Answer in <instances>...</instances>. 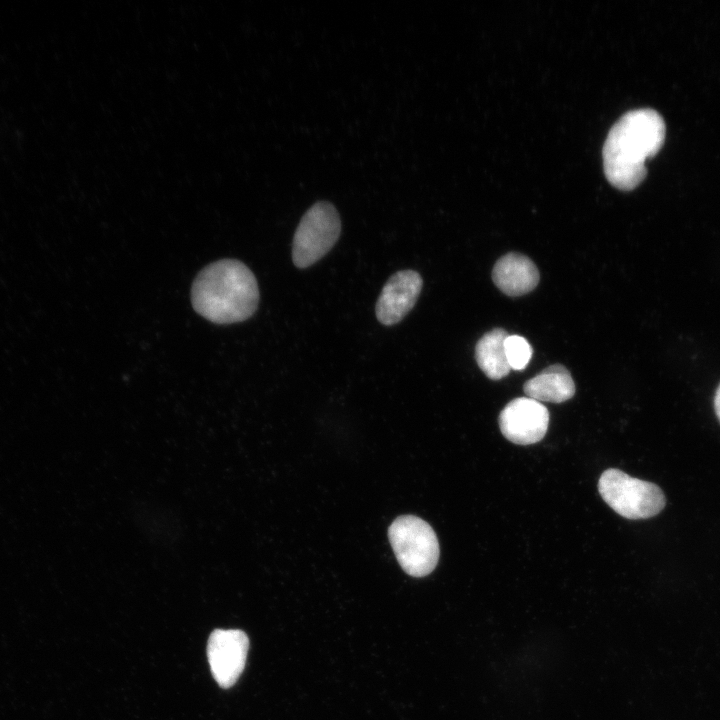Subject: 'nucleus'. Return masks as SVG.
<instances>
[{
    "mask_svg": "<svg viewBox=\"0 0 720 720\" xmlns=\"http://www.w3.org/2000/svg\"><path fill=\"white\" fill-rule=\"evenodd\" d=\"M505 355L513 370H523L532 356L529 342L520 335H508L504 341Z\"/></svg>",
    "mask_w": 720,
    "mask_h": 720,
    "instance_id": "obj_12",
    "label": "nucleus"
},
{
    "mask_svg": "<svg viewBox=\"0 0 720 720\" xmlns=\"http://www.w3.org/2000/svg\"><path fill=\"white\" fill-rule=\"evenodd\" d=\"M341 220L336 208L327 201H319L303 215L293 238L292 260L296 267L307 268L337 242Z\"/></svg>",
    "mask_w": 720,
    "mask_h": 720,
    "instance_id": "obj_5",
    "label": "nucleus"
},
{
    "mask_svg": "<svg viewBox=\"0 0 720 720\" xmlns=\"http://www.w3.org/2000/svg\"><path fill=\"white\" fill-rule=\"evenodd\" d=\"M598 490L603 500L616 513L627 519L653 517L661 512L666 503L659 486L614 468L602 473Z\"/></svg>",
    "mask_w": 720,
    "mask_h": 720,
    "instance_id": "obj_3",
    "label": "nucleus"
},
{
    "mask_svg": "<svg viewBox=\"0 0 720 720\" xmlns=\"http://www.w3.org/2000/svg\"><path fill=\"white\" fill-rule=\"evenodd\" d=\"M492 279L506 295L521 296L537 286L539 272L531 259L520 253L511 252L495 263Z\"/></svg>",
    "mask_w": 720,
    "mask_h": 720,
    "instance_id": "obj_9",
    "label": "nucleus"
},
{
    "mask_svg": "<svg viewBox=\"0 0 720 720\" xmlns=\"http://www.w3.org/2000/svg\"><path fill=\"white\" fill-rule=\"evenodd\" d=\"M388 537L402 569L413 577L431 573L439 559V543L432 527L419 517L404 515L395 519Z\"/></svg>",
    "mask_w": 720,
    "mask_h": 720,
    "instance_id": "obj_4",
    "label": "nucleus"
},
{
    "mask_svg": "<svg viewBox=\"0 0 720 720\" xmlns=\"http://www.w3.org/2000/svg\"><path fill=\"white\" fill-rule=\"evenodd\" d=\"M508 333L495 328L485 333L475 347V358L479 368L492 380L505 377L511 370L504 349Z\"/></svg>",
    "mask_w": 720,
    "mask_h": 720,
    "instance_id": "obj_11",
    "label": "nucleus"
},
{
    "mask_svg": "<svg viewBox=\"0 0 720 720\" xmlns=\"http://www.w3.org/2000/svg\"><path fill=\"white\" fill-rule=\"evenodd\" d=\"M714 409L718 420L720 421V384L716 390L714 397Z\"/></svg>",
    "mask_w": 720,
    "mask_h": 720,
    "instance_id": "obj_13",
    "label": "nucleus"
},
{
    "mask_svg": "<svg viewBox=\"0 0 720 720\" xmlns=\"http://www.w3.org/2000/svg\"><path fill=\"white\" fill-rule=\"evenodd\" d=\"M249 640L237 629H216L208 640L207 655L216 682L229 688L241 675L247 658Z\"/></svg>",
    "mask_w": 720,
    "mask_h": 720,
    "instance_id": "obj_6",
    "label": "nucleus"
},
{
    "mask_svg": "<svg viewBox=\"0 0 720 720\" xmlns=\"http://www.w3.org/2000/svg\"><path fill=\"white\" fill-rule=\"evenodd\" d=\"M523 390L527 397L539 402L562 403L574 396L575 384L563 365L554 364L526 381Z\"/></svg>",
    "mask_w": 720,
    "mask_h": 720,
    "instance_id": "obj_10",
    "label": "nucleus"
},
{
    "mask_svg": "<svg viewBox=\"0 0 720 720\" xmlns=\"http://www.w3.org/2000/svg\"><path fill=\"white\" fill-rule=\"evenodd\" d=\"M423 286L421 275L413 270L393 274L376 303V317L386 326L400 322L414 307Z\"/></svg>",
    "mask_w": 720,
    "mask_h": 720,
    "instance_id": "obj_8",
    "label": "nucleus"
},
{
    "mask_svg": "<svg viewBox=\"0 0 720 720\" xmlns=\"http://www.w3.org/2000/svg\"><path fill=\"white\" fill-rule=\"evenodd\" d=\"M191 302L199 315L213 323L242 322L258 307V284L244 263L222 259L198 273L191 288Z\"/></svg>",
    "mask_w": 720,
    "mask_h": 720,
    "instance_id": "obj_2",
    "label": "nucleus"
},
{
    "mask_svg": "<svg viewBox=\"0 0 720 720\" xmlns=\"http://www.w3.org/2000/svg\"><path fill=\"white\" fill-rule=\"evenodd\" d=\"M498 420L505 438L518 445H530L545 436L549 412L541 402L526 396L510 401Z\"/></svg>",
    "mask_w": 720,
    "mask_h": 720,
    "instance_id": "obj_7",
    "label": "nucleus"
},
{
    "mask_svg": "<svg viewBox=\"0 0 720 720\" xmlns=\"http://www.w3.org/2000/svg\"><path fill=\"white\" fill-rule=\"evenodd\" d=\"M665 133V122L653 109H636L624 114L604 143L603 166L607 180L620 190L636 188L646 177V160L662 148Z\"/></svg>",
    "mask_w": 720,
    "mask_h": 720,
    "instance_id": "obj_1",
    "label": "nucleus"
}]
</instances>
